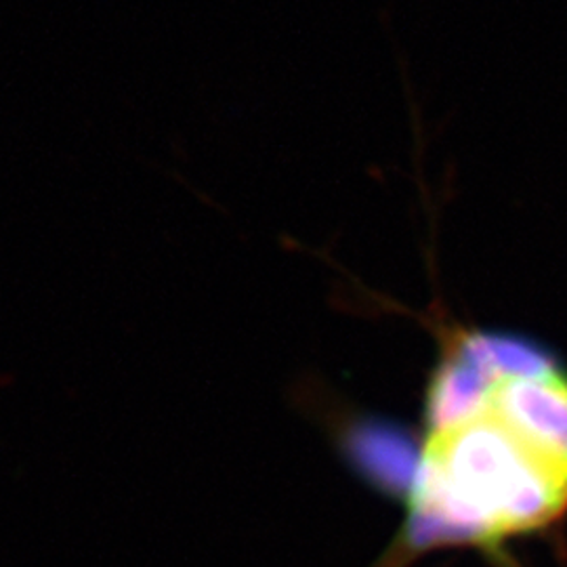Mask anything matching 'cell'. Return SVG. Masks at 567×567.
I'll return each mask as SVG.
<instances>
[{
	"instance_id": "6da1fadb",
	"label": "cell",
	"mask_w": 567,
	"mask_h": 567,
	"mask_svg": "<svg viewBox=\"0 0 567 567\" xmlns=\"http://www.w3.org/2000/svg\"><path fill=\"white\" fill-rule=\"evenodd\" d=\"M408 494L416 548L494 547L567 517V374L522 339L452 330Z\"/></svg>"
}]
</instances>
